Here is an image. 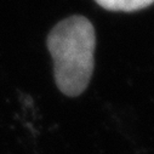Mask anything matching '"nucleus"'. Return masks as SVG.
<instances>
[{
  "label": "nucleus",
  "instance_id": "2",
  "mask_svg": "<svg viewBox=\"0 0 154 154\" xmlns=\"http://www.w3.org/2000/svg\"><path fill=\"white\" fill-rule=\"evenodd\" d=\"M95 2L109 11L134 12L150 6L154 0H95Z\"/></svg>",
  "mask_w": 154,
  "mask_h": 154
},
{
  "label": "nucleus",
  "instance_id": "1",
  "mask_svg": "<svg viewBox=\"0 0 154 154\" xmlns=\"http://www.w3.org/2000/svg\"><path fill=\"white\" fill-rule=\"evenodd\" d=\"M48 49L54 60L57 88L67 96L83 94L92 76L96 35L84 16H70L58 22L48 35Z\"/></svg>",
  "mask_w": 154,
  "mask_h": 154
}]
</instances>
